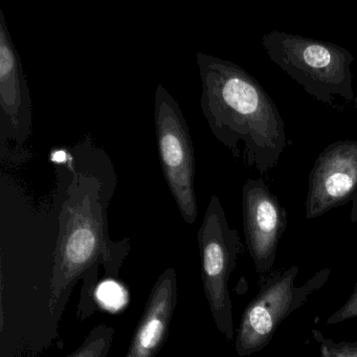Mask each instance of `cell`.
Returning a JSON list of instances; mask_svg holds the SVG:
<instances>
[{
    "instance_id": "obj_1",
    "label": "cell",
    "mask_w": 357,
    "mask_h": 357,
    "mask_svg": "<svg viewBox=\"0 0 357 357\" xmlns=\"http://www.w3.org/2000/svg\"><path fill=\"white\" fill-rule=\"evenodd\" d=\"M196 58L200 106L213 135L248 168L273 170L287 142L273 100L241 66L202 52Z\"/></svg>"
},
{
    "instance_id": "obj_2",
    "label": "cell",
    "mask_w": 357,
    "mask_h": 357,
    "mask_svg": "<svg viewBox=\"0 0 357 357\" xmlns=\"http://www.w3.org/2000/svg\"><path fill=\"white\" fill-rule=\"evenodd\" d=\"M101 183L89 173L75 170L60 213V234L55 252L50 306L96 261H112L106 229V204Z\"/></svg>"
},
{
    "instance_id": "obj_3",
    "label": "cell",
    "mask_w": 357,
    "mask_h": 357,
    "mask_svg": "<svg viewBox=\"0 0 357 357\" xmlns=\"http://www.w3.org/2000/svg\"><path fill=\"white\" fill-rule=\"evenodd\" d=\"M261 45L269 59L304 89L329 106L336 98L355 102L351 64L352 54L334 43L288 33H267Z\"/></svg>"
},
{
    "instance_id": "obj_4",
    "label": "cell",
    "mask_w": 357,
    "mask_h": 357,
    "mask_svg": "<svg viewBox=\"0 0 357 357\" xmlns=\"http://www.w3.org/2000/svg\"><path fill=\"white\" fill-rule=\"evenodd\" d=\"M298 273L300 267L291 265L263 282L258 294L244 309L238 327L235 349L239 356H250L266 348L280 325L327 283L331 268L321 269L296 285Z\"/></svg>"
},
{
    "instance_id": "obj_5",
    "label": "cell",
    "mask_w": 357,
    "mask_h": 357,
    "mask_svg": "<svg viewBox=\"0 0 357 357\" xmlns=\"http://www.w3.org/2000/svg\"><path fill=\"white\" fill-rule=\"evenodd\" d=\"M202 282L217 329L229 342L235 337L229 282L241 254L237 229L231 227L218 196L213 195L198 231Z\"/></svg>"
},
{
    "instance_id": "obj_6",
    "label": "cell",
    "mask_w": 357,
    "mask_h": 357,
    "mask_svg": "<svg viewBox=\"0 0 357 357\" xmlns=\"http://www.w3.org/2000/svg\"><path fill=\"white\" fill-rule=\"evenodd\" d=\"M154 123L165 179L183 220L192 225L197 218L193 143L178 103L162 84L156 89Z\"/></svg>"
},
{
    "instance_id": "obj_7",
    "label": "cell",
    "mask_w": 357,
    "mask_h": 357,
    "mask_svg": "<svg viewBox=\"0 0 357 357\" xmlns=\"http://www.w3.org/2000/svg\"><path fill=\"white\" fill-rule=\"evenodd\" d=\"M242 214L246 246L261 280L275 265L288 215L262 177L248 179L242 189Z\"/></svg>"
},
{
    "instance_id": "obj_8",
    "label": "cell",
    "mask_w": 357,
    "mask_h": 357,
    "mask_svg": "<svg viewBox=\"0 0 357 357\" xmlns=\"http://www.w3.org/2000/svg\"><path fill=\"white\" fill-rule=\"evenodd\" d=\"M357 191V141L328 145L309 174L305 217L319 218L352 200Z\"/></svg>"
},
{
    "instance_id": "obj_9",
    "label": "cell",
    "mask_w": 357,
    "mask_h": 357,
    "mask_svg": "<svg viewBox=\"0 0 357 357\" xmlns=\"http://www.w3.org/2000/svg\"><path fill=\"white\" fill-rule=\"evenodd\" d=\"M0 118L3 147L6 141L22 147L32 132V99L3 11H0Z\"/></svg>"
},
{
    "instance_id": "obj_10",
    "label": "cell",
    "mask_w": 357,
    "mask_h": 357,
    "mask_svg": "<svg viewBox=\"0 0 357 357\" xmlns=\"http://www.w3.org/2000/svg\"><path fill=\"white\" fill-rule=\"evenodd\" d=\"M177 303V278L168 268L152 289L126 357H154L162 348Z\"/></svg>"
},
{
    "instance_id": "obj_11",
    "label": "cell",
    "mask_w": 357,
    "mask_h": 357,
    "mask_svg": "<svg viewBox=\"0 0 357 357\" xmlns=\"http://www.w3.org/2000/svg\"><path fill=\"white\" fill-rule=\"evenodd\" d=\"M96 296L99 304L110 312L122 310L128 302L126 289L114 280H105L100 283Z\"/></svg>"
},
{
    "instance_id": "obj_12",
    "label": "cell",
    "mask_w": 357,
    "mask_h": 357,
    "mask_svg": "<svg viewBox=\"0 0 357 357\" xmlns=\"http://www.w3.org/2000/svg\"><path fill=\"white\" fill-rule=\"evenodd\" d=\"M313 340L319 347L321 357H357V340H336L327 337L319 330H311Z\"/></svg>"
},
{
    "instance_id": "obj_13",
    "label": "cell",
    "mask_w": 357,
    "mask_h": 357,
    "mask_svg": "<svg viewBox=\"0 0 357 357\" xmlns=\"http://www.w3.org/2000/svg\"><path fill=\"white\" fill-rule=\"evenodd\" d=\"M357 317V281L353 288L352 294L349 296L344 305L338 308L335 312L329 315L326 319L327 325H336V324L344 323L350 319Z\"/></svg>"
},
{
    "instance_id": "obj_14",
    "label": "cell",
    "mask_w": 357,
    "mask_h": 357,
    "mask_svg": "<svg viewBox=\"0 0 357 357\" xmlns=\"http://www.w3.org/2000/svg\"><path fill=\"white\" fill-rule=\"evenodd\" d=\"M108 340L105 336H99L93 340H89L84 346L70 357H101L107 347Z\"/></svg>"
},
{
    "instance_id": "obj_15",
    "label": "cell",
    "mask_w": 357,
    "mask_h": 357,
    "mask_svg": "<svg viewBox=\"0 0 357 357\" xmlns=\"http://www.w3.org/2000/svg\"><path fill=\"white\" fill-rule=\"evenodd\" d=\"M351 204L352 206H351L350 219L355 225H357V191L353 196Z\"/></svg>"
}]
</instances>
